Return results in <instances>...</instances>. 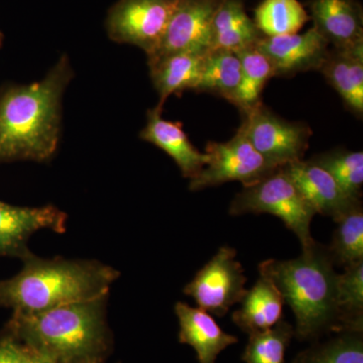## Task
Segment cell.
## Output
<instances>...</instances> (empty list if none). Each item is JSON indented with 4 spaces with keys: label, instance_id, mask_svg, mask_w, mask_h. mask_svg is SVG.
Listing matches in <instances>:
<instances>
[{
    "label": "cell",
    "instance_id": "cell-1",
    "mask_svg": "<svg viewBox=\"0 0 363 363\" xmlns=\"http://www.w3.org/2000/svg\"><path fill=\"white\" fill-rule=\"evenodd\" d=\"M73 77L63 57L43 80L0 94V162L51 159L58 147L61 101Z\"/></svg>",
    "mask_w": 363,
    "mask_h": 363
},
{
    "label": "cell",
    "instance_id": "cell-2",
    "mask_svg": "<svg viewBox=\"0 0 363 363\" xmlns=\"http://www.w3.org/2000/svg\"><path fill=\"white\" fill-rule=\"evenodd\" d=\"M16 276L0 281V307L30 315L108 294L119 277L97 260L45 259L30 255Z\"/></svg>",
    "mask_w": 363,
    "mask_h": 363
},
{
    "label": "cell",
    "instance_id": "cell-3",
    "mask_svg": "<svg viewBox=\"0 0 363 363\" xmlns=\"http://www.w3.org/2000/svg\"><path fill=\"white\" fill-rule=\"evenodd\" d=\"M108 294L37 313L13 314L9 328L33 354L55 363H100L107 350Z\"/></svg>",
    "mask_w": 363,
    "mask_h": 363
},
{
    "label": "cell",
    "instance_id": "cell-4",
    "mask_svg": "<svg viewBox=\"0 0 363 363\" xmlns=\"http://www.w3.org/2000/svg\"><path fill=\"white\" fill-rule=\"evenodd\" d=\"M297 259L260 262V276L269 279L290 306L296 319L294 337L313 340L337 332V276L327 247L316 240Z\"/></svg>",
    "mask_w": 363,
    "mask_h": 363
},
{
    "label": "cell",
    "instance_id": "cell-5",
    "mask_svg": "<svg viewBox=\"0 0 363 363\" xmlns=\"http://www.w3.org/2000/svg\"><path fill=\"white\" fill-rule=\"evenodd\" d=\"M272 214L297 235L302 247L314 242L311 223L316 212L301 194L292 179L279 167L252 186L243 187L230 203L229 214Z\"/></svg>",
    "mask_w": 363,
    "mask_h": 363
},
{
    "label": "cell",
    "instance_id": "cell-6",
    "mask_svg": "<svg viewBox=\"0 0 363 363\" xmlns=\"http://www.w3.org/2000/svg\"><path fill=\"white\" fill-rule=\"evenodd\" d=\"M205 154L208 156L206 166L191 179L189 184L191 191L217 187L234 181L240 182L243 187H247L279 168L262 156L240 128L228 142L208 143Z\"/></svg>",
    "mask_w": 363,
    "mask_h": 363
},
{
    "label": "cell",
    "instance_id": "cell-7",
    "mask_svg": "<svg viewBox=\"0 0 363 363\" xmlns=\"http://www.w3.org/2000/svg\"><path fill=\"white\" fill-rule=\"evenodd\" d=\"M242 116L240 130L267 161L283 167L303 160L313 133L307 123L286 121L262 102Z\"/></svg>",
    "mask_w": 363,
    "mask_h": 363
},
{
    "label": "cell",
    "instance_id": "cell-8",
    "mask_svg": "<svg viewBox=\"0 0 363 363\" xmlns=\"http://www.w3.org/2000/svg\"><path fill=\"white\" fill-rule=\"evenodd\" d=\"M179 0H118L107 13V33L112 40L140 48L152 56Z\"/></svg>",
    "mask_w": 363,
    "mask_h": 363
},
{
    "label": "cell",
    "instance_id": "cell-9",
    "mask_svg": "<svg viewBox=\"0 0 363 363\" xmlns=\"http://www.w3.org/2000/svg\"><path fill=\"white\" fill-rule=\"evenodd\" d=\"M230 247L219 248L216 255L195 274L184 288V294L194 298L198 308L216 317H224L230 308L241 302L247 278Z\"/></svg>",
    "mask_w": 363,
    "mask_h": 363
},
{
    "label": "cell",
    "instance_id": "cell-10",
    "mask_svg": "<svg viewBox=\"0 0 363 363\" xmlns=\"http://www.w3.org/2000/svg\"><path fill=\"white\" fill-rule=\"evenodd\" d=\"M223 0H179L161 44L147 61L178 52L206 54L212 48V25Z\"/></svg>",
    "mask_w": 363,
    "mask_h": 363
},
{
    "label": "cell",
    "instance_id": "cell-11",
    "mask_svg": "<svg viewBox=\"0 0 363 363\" xmlns=\"http://www.w3.org/2000/svg\"><path fill=\"white\" fill-rule=\"evenodd\" d=\"M67 215L52 205L18 207L0 201V257L23 260L33 255L28 240L40 229L66 231Z\"/></svg>",
    "mask_w": 363,
    "mask_h": 363
},
{
    "label": "cell",
    "instance_id": "cell-12",
    "mask_svg": "<svg viewBox=\"0 0 363 363\" xmlns=\"http://www.w3.org/2000/svg\"><path fill=\"white\" fill-rule=\"evenodd\" d=\"M255 48L269 60L274 77H293L296 74L319 71L329 52V43L315 30L298 35L262 37Z\"/></svg>",
    "mask_w": 363,
    "mask_h": 363
},
{
    "label": "cell",
    "instance_id": "cell-13",
    "mask_svg": "<svg viewBox=\"0 0 363 363\" xmlns=\"http://www.w3.org/2000/svg\"><path fill=\"white\" fill-rule=\"evenodd\" d=\"M283 168L316 214L331 217L336 221L362 200L346 195L326 169L310 160L291 162Z\"/></svg>",
    "mask_w": 363,
    "mask_h": 363
},
{
    "label": "cell",
    "instance_id": "cell-14",
    "mask_svg": "<svg viewBox=\"0 0 363 363\" xmlns=\"http://www.w3.org/2000/svg\"><path fill=\"white\" fill-rule=\"evenodd\" d=\"M162 107L157 105L147 111V124L140 138L164 150L176 162L184 178L191 180L206 166L208 156L196 149L182 123L162 118Z\"/></svg>",
    "mask_w": 363,
    "mask_h": 363
},
{
    "label": "cell",
    "instance_id": "cell-15",
    "mask_svg": "<svg viewBox=\"0 0 363 363\" xmlns=\"http://www.w3.org/2000/svg\"><path fill=\"white\" fill-rule=\"evenodd\" d=\"M313 28L335 49L363 40V9L358 0H311Z\"/></svg>",
    "mask_w": 363,
    "mask_h": 363
},
{
    "label": "cell",
    "instance_id": "cell-16",
    "mask_svg": "<svg viewBox=\"0 0 363 363\" xmlns=\"http://www.w3.org/2000/svg\"><path fill=\"white\" fill-rule=\"evenodd\" d=\"M319 72L338 93L346 108L362 118L363 40L342 49L329 50Z\"/></svg>",
    "mask_w": 363,
    "mask_h": 363
},
{
    "label": "cell",
    "instance_id": "cell-17",
    "mask_svg": "<svg viewBox=\"0 0 363 363\" xmlns=\"http://www.w3.org/2000/svg\"><path fill=\"white\" fill-rule=\"evenodd\" d=\"M175 313L180 325L179 340L194 348L199 363H216L222 351L238 342L235 336L226 333L217 324L211 314L200 308L178 302Z\"/></svg>",
    "mask_w": 363,
    "mask_h": 363
},
{
    "label": "cell",
    "instance_id": "cell-18",
    "mask_svg": "<svg viewBox=\"0 0 363 363\" xmlns=\"http://www.w3.org/2000/svg\"><path fill=\"white\" fill-rule=\"evenodd\" d=\"M240 303V309L233 312V321L248 335L269 330L283 318V297L264 277H259Z\"/></svg>",
    "mask_w": 363,
    "mask_h": 363
},
{
    "label": "cell",
    "instance_id": "cell-19",
    "mask_svg": "<svg viewBox=\"0 0 363 363\" xmlns=\"http://www.w3.org/2000/svg\"><path fill=\"white\" fill-rule=\"evenodd\" d=\"M204 55L178 52L147 61L150 79L159 93L157 106L162 107L171 95L181 96L185 91H195Z\"/></svg>",
    "mask_w": 363,
    "mask_h": 363
},
{
    "label": "cell",
    "instance_id": "cell-20",
    "mask_svg": "<svg viewBox=\"0 0 363 363\" xmlns=\"http://www.w3.org/2000/svg\"><path fill=\"white\" fill-rule=\"evenodd\" d=\"M262 37L248 16L243 0H223L212 25L211 50L238 52L255 47Z\"/></svg>",
    "mask_w": 363,
    "mask_h": 363
},
{
    "label": "cell",
    "instance_id": "cell-21",
    "mask_svg": "<svg viewBox=\"0 0 363 363\" xmlns=\"http://www.w3.org/2000/svg\"><path fill=\"white\" fill-rule=\"evenodd\" d=\"M241 62L235 52L210 50L203 57L194 92L210 93L230 102L240 83Z\"/></svg>",
    "mask_w": 363,
    "mask_h": 363
},
{
    "label": "cell",
    "instance_id": "cell-22",
    "mask_svg": "<svg viewBox=\"0 0 363 363\" xmlns=\"http://www.w3.org/2000/svg\"><path fill=\"white\" fill-rule=\"evenodd\" d=\"M235 52L241 62L240 79L230 104L235 105L241 114H245L262 104V91L274 73L269 60L257 48Z\"/></svg>",
    "mask_w": 363,
    "mask_h": 363
},
{
    "label": "cell",
    "instance_id": "cell-23",
    "mask_svg": "<svg viewBox=\"0 0 363 363\" xmlns=\"http://www.w3.org/2000/svg\"><path fill=\"white\" fill-rule=\"evenodd\" d=\"M337 333H362L363 260L344 267L337 276Z\"/></svg>",
    "mask_w": 363,
    "mask_h": 363
},
{
    "label": "cell",
    "instance_id": "cell-24",
    "mask_svg": "<svg viewBox=\"0 0 363 363\" xmlns=\"http://www.w3.org/2000/svg\"><path fill=\"white\" fill-rule=\"evenodd\" d=\"M331 245L327 247L334 266L344 267L363 260V208L362 200L339 217Z\"/></svg>",
    "mask_w": 363,
    "mask_h": 363
},
{
    "label": "cell",
    "instance_id": "cell-25",
    "mask_svg": "<svg viewBox=\"0 0 363 363\" xmlns=\"http://www.w3.org/2000/svg\"><path fill=\"white\" fill-rule=\"evenodd\" d=\"M310 16L298 0H264L255 9V26L264 37L298 33Z\"/></svg>",
    "mask_w": 363,
    "mask_h": 363
},
{
    "label": "cell",
    "instance_id": "cell-26",
    "mask_svg": "<svg viewBox=\"0 0 363 363\" xmlns=\"http://www.w3.org/2000/svg\"><path fill=\"white\" fill-rule=\"evenodd\" d=\"M310 161L326 169L343 192L353 199H362L363 152L343 149L316 155Z\"/></svg>",
    "mask_w": 363,
    "mask_h": 363
},
{
    "label": "cell",
    "instance_id": "cell-27",
    "mask_svg": "<svg viewBox=\"0 0 363 363\" xmlns=\"http://www.w3.org/2000/svg\"><path fill=\"white\" fill-rule=\"evenodd\" d=\"M250 336L241 359L245 363H285L286 351L294 337V326L279 322L269 330Z\"/></svg>",
    "mask_w": 363,
    "mask_h": 363
},
{
    "label": "cell",
    "instance_id": "cell-28",
    "mask_svg": "<svg viewBox=\"0 0 363 363\" xmlns=\"http://www.w3.org/2000/svg\"><path fill=\"white\" fill-rule=\"evenodd\" d=\"M292 363H363L362 333H340L298 353Z\"/></svg>",
    "mask_w": 363,
    "mask_h": 363
},
{
    "label": "cell",
    "instance_id": "cell-29",
    "mask_svg": "<svg viewBox=\"0 0 363 363\" xmlns=\"http://www.w3.org/2000/svg\"><path fill=\"white\" fill-rule=\"evenodd\" d=\"M33 353L13 338L0 342V363H30Z\"/></svg>",
    "mask_w": 363,
    "mask_h": 363
},
{
    "label": "cell",
    "instance_id": "cell-30",
    "mask_svg": "<svg viewBox=\"0 0 363 363\" xmlns=\"http://www.w3.org/2000/svg\"><path fill=\"white\" fill-rule=\"evenodd\" d=\"M30 363H55L51 360L47 359V358L39 357V355L33 354L32 362Z\"/></svg>",
    "mask_w": 363,
    "mask_h": 363
},
{
    "label": "cell",
    "instance_id": "cell-31",
    "mask_svg": "<svg viewBox=\"0 0 363 363\" xmlns=\"http://www.w3.org/2000/svg\"><path fill=\"white\" fill-rule=\"evenodd\" d=\"M2 40H4V37H2L1 33H0V47H1Z\"/></svg>",
    "mask_w": 363,
    "mask_h": 363
}]
</instances>
